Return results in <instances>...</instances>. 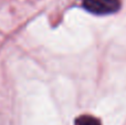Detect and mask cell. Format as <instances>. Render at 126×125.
I'll list each match as a JSON object with an SVG mask.
<instances>
[{
    "label": "cell",
    "instance_id": "obj_1",
    "mask_svg": "<svg viewBox=\"0 0 126 125\" xmlns=\"http://www.w3.org/2000/svg\"><path fill=\"white\" fill-rule=\"evenodd\" d=\"M83 7L93 15H111L121 9V0H83Z\"/></svg>",
    "mask_w": 126,
    "mask_h": 125
},
{
    "label": "cell",
    "instance_id": "obj_2",
    "mask_svg": "<svg viewBox=\"0 0 126 125\" xmlns=\"http://www.w3.org/2000/svg\"><path fill=\"white\" fill-rule=\"evenodd\" d=\"M74 125H102L100 120L92 115H81L74 121Z\"/></svg>",
    "mask_w": 126,
    "mask_h": 125
}]
</instances>
